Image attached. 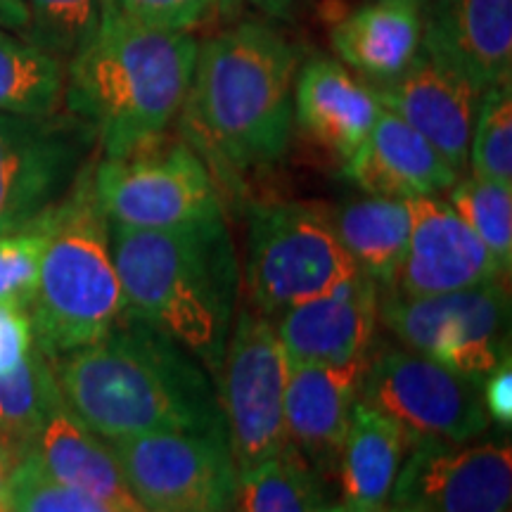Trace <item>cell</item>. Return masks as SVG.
Here are the masks:
<instances>
[{
	"label": "cell",
	"instance_id": "60d3db41",
	"mask_svg": "<svg viewBox=\"0 0 512 512\" xmlns=\"http://www.w3.org/2000/svg\"><path fill=\"white\" fill-rule=\"evenodd\" d=\"M418 3L422 5V8H425V3H427V0H418Z\"/></svg>",
	"mask_w": 512,
	"mask_h": 512
},
{
	"label": "cell",
	"instance_id": "ac0fdd59",
	"mask_svg": "<svg viewBox=\"0 0 512 512\" xmlns=\"http://www.w3.org/2000/svg\"><path fill=\"white\" fill-rule=\"evenodd\" d=\"M366 361L342 366L290 363L285 389L287 441L313 470H337Z\"/></svg>",
	"mask_w": 512,
	"mask_h": 512
},
{
	"label": "cell",
	"instance_id": "d4e9b609",
	"mask_svg": "<svg viewBox=\"0 0 512 512\" xmlns=\"http://www.w3.org/2000/svg\"><path fill=\"white\" fill-rule=\"evenodd\" d=\"M62 406L53 363L34 344L15 368L0 373V441L24 458Z\"/></svg>",
	"mask_w": 512,
	"mask_h": 512
},
{
	"label": "cell",
	"instance_id": "8d00e7d4",
	"mask_svg": "<svg viewBox=\"0 0 512 512\" xmlns=\"http://www.w3.org/2000/svg\"><path fill=\"white\" fill-rule=\"evenodd\" d=\"M256 10H261L268 17H287L292 15L304 0H249Z\"/></svg>",
	"mask_w": 512,
	"mask_h": 512
},
{
	"label": "cell",
	"instance_id": "7402d4cb",
	"mask_svg": "<svg viewBox=\"0 0 512 512\" xmlns=\"http://www.w3.org/2000/svg\"><path fill=\"white\" fill-rule=\"evenodd\" d=\"M29 453H34L48 475L98 498L110 508L147 512L133 496L110 444L100 441L98 434L76 420L67 406L50 415Z\"/></svg>",
	"mask_w": 512,
	"mask_h": 512
},
{
	"label": "cell",
	"instance_id": "f1b7e54d",
	"mask_svg": "<svg viewBox=\"0 0 512 512\" xmlns=\"http://www.w3.org/2000/svg\"><path fill=\"white\" fill-rule=\"evenodd\" d=\"M451 204L467 228L482 240L505 275L512 268V185L486 178H458L451 188Z\"/></svg>",
	"mask_w": 512,
	"mask_h": 512
},
{
	"label": "cell",
	"instance_id": "6da1fadb",
	"mask_svg": "<svg viewBox=\"0 0 512 512\" xmlns=\"http://www.w3.org/2000/svg\"><path fill=\"white\" fill-rule=\"evenodd\" d=\"M50 363L67 411L100 439L226 434L209 370L143 320L126 316L98 342Z\"/></svg>",
	"mask_w": 512,
	"mask_h": 512
},
{
	"label": "cell",
	"instance_id": "8992f818",
	"mask_svg": "<svg viewBox=\"0 0 512 512\" xmlns=\"http://www.w3.org/2000/svg\"><path fill=\"white\" fill-rule=\"evenodd\" d=\"M361 273L339 242L330 207L261 204L249 214L245 290L249 309L273 318Z\"/></svg>",
	"mask_w": 512,
	"mask_h": 512
},
{
	"label": "cell",
	"instance_id": "83f0119b",
	"mask_svg": "<svg viewBox=\"0 0 512 512\" xmlns=\"http://www.w3.org/2000/svg\"><path fill=\"white\" fill-rule=\"evenodd\" d=\"M107 3L110 0H24V41L67 67L98 34Z\"/></svg>",
	"mask_w": 512,
	"mask_h": 512
},
{
	"label": "cell",
	"instance_id": "484cf974",
	"mask_svg": "<svg viewBox=\"0 0 512 512\" xmlns=\"http://www.w3.org/2000/svg\"><path fill=\"white\" fill-rule=\"evenodd\" d=\"M67 67L0 27V112L48 117L64 102Z\"/></svg>",
	"mask_w": 512,
	"mask_h": 512
},
{
	"label": "cell",
	"instance_id": "4316f807",
	"mask_svg": "<svg viewBox=\"0 0 512 512\" xmlns=\"http://www.w3.org/2000/svg\"><path fill=\"white\" fill-rule=\"evenodd\" d=\"M320 508L313 467L292 446L240 472L235 512H318Z\"/></svg>",
	"mask_w": 512,
	"mask_h": 512
},
{
	"label": "cell",
	"instance_id": "cb8c5ba5",
	"mask_svg": "<svg viewBox=\"0 0 512 512\" xmlns=\"http://www.w3.org/2000/svg\"><path fill=\"white\" fill-rule=\"evenodd\" d=\"M332 226L358 271L392 285L411 238V209L394 197H363L330 209Z\"/></svg>",
	"mask_w": 512,
	"mask_h": 512
},
{
	"label": "cell",
	"instance_id": "9c48e42d",
	"mask_svg": "<svg viewBox=\"0 0 512 512\" xmlns=\"http://www.w3.org/2000/svg\"><path fill=\"white\" fill-rule=\"evenodd\" d=\"M287 377L290 358L273 320L254 309H240L216 373L228 446L240 472L290 448L285 430Z\"/></svg>",
	"mask_w": 512,
	"mask_h": 512
},
{
	"label": "cell",
	"instance_id": "52a82bcc",
	"mask_svg": "<svg viewBox=\"0 0 512 512\" xmlns=\"http://www.w3.org/2000/svg\"><path fill=\"white\" fill-rule=\"evenodd\" d=\"M380 323L406 349L482 382L510 358L508 280L422 297L384 290Z\"/></svg>",
	"mask_w": 512,
	"mask_h": 512
},
{
	"label": "cell",
	"instance_id": "e0dca14e",
	"mask_svg": "<svg viewBox=\"0 0 512 512\" xmlns=\"http://www.w3.org/2000/svg\"><path fill=\"white\" fill-rule=\"evenodd\" d=\"M420 48L482 93L512 81V0H427Z\"/></svg>",
	"mask_w": 512,
	"mask_h": 512
},
{
	"label": "cell",
	"instance_id": "603a6c76",
	"mask_svg": "<svg viewBox=\"0 0 512 512\" xmlns=\"http://www.w3.org/2000/svg\"><path fill=\"white\" fill-rule=\"evenodd\" d=\"M408 446L411 441L394 420L358 401L337 463L344 503H387Z\"/></svg>",
	"mask_w": 512,
	"mask_h": 512
},
{
	"label": "cell",
	"instance_id": "ba28073f",
	"mask_svg": "<svg viewBox=\"0 0 512 512\" xmlns=\"http://www.w3.org/2000/svg\"><path fill=\"white\" fill-rule=\"evenodd\" d=\"M93 190L107 223L124 228L164 230L223 214L209 166L166 133L124 157L95 162Z\"/></svg>",
	"mask_w": 512,
	"mask_h": 512
},
{
	"label": "cell",
	"instance_id": "4dcf8cb0",
	"mask_svg": "<svg viewBox=\"0 0 512 512\" xmlns=\"http://www.w3.org/2000/svg\"><path fill=\"white\" fill-rule=\"evenodd\" d=\"M5 498L10 512H119L43 470L34 453L19 458Z\"/></svg>",
	"mask_w": 512,
	"mask_h": 512
},
{
	"label": "cell",
	"instance_id": "ffe728a7",
	"mask_svg": "<svg viewBox=\"0 0 512 512\" xmlns=\"http://www.w3.org/2000/svg\"><path fill=\"white\" fill-rule=\"evenodd\" d=\"M380 102L370 86L335 60H311L294 81V119L302 131L342 162L368 138Z\"/></svg>",
	"mask_w": 512,
	"mask_h": 512
},
{
	"label": "cell",
	"instance_id": "d590c367",
	"mask_svg": "<svg viewBox=\"0 0 512 512\" xmlns=\"http://www.w3.org/2000/svg\"><path fill=\"white\" fill-rule=\"evenodd\" d=\"M0 27L24 38V31H27V8H24V0H0Z\"/></svg>",
	"mask_w": 512,
	"mask_h": 512
},
{
	"label": "cell",
	"instance_id": "9a60e30c",
	"mask_svg": "<svg viewBox=\"0 0 512 512\" xmlns=\"http://www.w3.org/2000/svg\"><path fill=\"white\" fill-rule=\"evenodd\" d=\"M370 91L380 107L406 121L458 174H463L482 100V91L475 83L420 48L406 72L387 83H375Z\"/></svg>",
	"mask_w": 512,
	"mask_h": 512
},
{
	"label": "cell",
	"instance_id": "3957f363",
	"mask_svg": "<svg viewBox=\"0 0 512 512\" xmlns=\"http://www.w3.org/2000/svg\"><path fill=\"white\" fill-rule=\"evenodd\" d=\"M110 247L126 316L174 339L216 377L240 287L223 214L164 230L110 223Z\"/></svg>",
	"mask_w": 512,
	"mask_h": 512
},
{
	"label": "cell",
	"instance_id": "f35d334b",
	"mask_svg": "<svg viewBox=\"0 0 512 512\" xmlns=\"http://www.w3.org/2000/svg\"><path fill=\"white\" fill-rule=\"evenodd\" d=\"M318 512H394L392 505H356V503H339L330 508H320Z\"/></svg>",
	"mask_w": 512,
	"mask_h": 512
},
{
	"label": "cell",
	"instance_id": "ab89813d",
	"mask_svg": "<svg viewBox=\"0 0 512 512\" xmlns=\"http://www.w3.org/2000/svg\"><path fill=\"white\" fill-rule=\"evenodd\" d=\"M0 512H10V503L5 496H0Z\"/></svg>",
	"mask_w": 512,
	"mask_h": 512
},
{
	"label": "cell",
	"instance_id": "d6a6232c",
	"mask_svg": "<svg viewBox=\"0 0 512 512\" xmlns=\"http://www.w3.org/2000/svg\"><path fill=\"white\" fill-rule=\"evenodd\" d=\"M216 0H114L126 17L162 31H190Z\"/></svg>",
	"mask_w": 512,
	"mask_h": 512
},
{
	"label": "cell",
	"instance_id": "74e56055",
	"mask_svg": "<svg viewBox=\"0 0 512 512\" xmlns=\"http://www.w3.org/2000/svg\"><path fill=\"white\" fill-rule=\"evenodd\" d=\"M17 463H19L17 453L0 441V496H5V491H8L10 475H12V470H15Z\"/></svg>",
	"mask_w": 512,
	"mask_h": 512
},
{
	"label": "cell",
	"instance_id": "44dd1931",
	"mask_svg": "<svg viewBox=\"0 0 512 512\" xmlns=\"http://www.w3.org/2000/svg\"><path fill=\"white\" fill-rule=\"evenodd\" d=\"M332 48L347 67L370 81L387 83L406 72L422 46L418 0H373L335 24Z\"/></svg>",
	"mask_w": 512,
	"mask_h": 512
},
{
	"label": "cell",
	"instance_id": "836d02e7",
	"mask_svg": "<svg viewBox=\"0 0 512 512\" xmlns=\"http://www.w3.org/2000/svg\"><path fill=\"white\" fill-rule=\"evenodd\" d=\"M34 347V330L27 309L0 302V373H8Z\"/></svg>",
	"mask_w": 512,
	"mask_h": 512
},
{
	"label": "cell",
	"instance_id": "f546056e",
	"mask_svg": "<svg viewBox=\"0 0 512 512\" xmlns=\"http://www.w3.org/2000/svg\"><path fill=\"white\" fill-rule=\"evenodd\" d=\"M467 164L472 176L512 185V81L482 93Z\"/></svg>",
	"mask_w": 512,
	"mask_h": 512
},
{
	"label": "cell",
	"instance_id": "7a4b0ae2",
	"mask_svg": "<svg viewBox=\"0 0 512 512\" xmlns=\"http://www.w3.org/2000/svg\"><path fill=\"white\" fill-rule=\"evenodd\" d=\"M299 48L268 24H238L197 48L181 107L185 143L228 178L290 145Z\"/></svg>",
	"mask_w": 512,
	"mask_h": 512
},
{
	"label": "cell",
	"instance_id": "e575fe53",
	"mask_svg": "<svg viewBox=\"0 0 512 512\" xmlns=\"http://www.w3.org/2000/svg\"><path fill=\"white\" fill-rule=\"evenodd\" d=\"M482 399L489 418L510 427L512 422V363L510 358L482 380Z\"/></svg>",
	"mask_w": 512,
	"mask_h": 512
},
{
	"label": "cell",
	"instance_id": "7c38bea8",
	"mask_svg": "<svg viewBox=\"0 0 512 512\" xmlns=\"http://www.w3.org/2000/svg\"><path fill=\"white\" fill-rule=\"evenodd\" d=\"M93 131L74 114L0 112V235L34 226L91 164Z\"/></svg>",
	"mask_w": 512,
	"mask_h": 512
},
{
	"label": "cell",
	"instance_id": "4fadbf2b",
	"mask_svg": "<svg viewBox=\"0 0 512 512\" xmlns=\"http://www.w3.org/2000/svg\"><path fill=\"white\" fill-rule=\"evenodd\" d=\"M389 498L394 512H510L512 446L422 441Z\"/></svg>",
	"mask_w": 512,
	"mask_h": 512
},
{
	"label": "cell",
	"instance_id": "1f68e13d",
	"mask_svg": "<svg viewBox=\"0 0 512 512\" xmlns=\"http://www.w3.org/2000/svg\"><path fill=\"white\" fill-rule=\"evenodd\" d=\"M50 211L34 226L0 235V302L29 309L46 252Z\"/></svg>",
	"mask_w": 512,
	"mask_h": 512
},
{
	"label": "cell",
	"instance_id": "2e32d148",
	"mask_svg": "<svg viewBox=\"0 0 512 512\" xmlns=\"http://www.w3.org/2000/svg\"><path fill=\"white\" fill-rule=\"evenodd\" d=\"M373 278L356 273L335 290L280 313L278 332L290 363L366 361L380 323V290Z\"/></svg>",
	"mask_w": 512,
	"mask_h": 512
},
{
	"label": "cell",
	"instance_id": "d6986e66",
	"mask_svg": "<svg viewBox=\"0 0 512 512\" xmlns=\"http://www.w3.org/2000/svg\"><path fill=\"white\" fill-rule=\"evenodd\" d=\"M344 174L368 195L394 200L439 195L460 178L418 131L384 107L363 145L344 162Z\"/></svg>",
	"mask_w": 512,
	"mask_h": 512
},
{
	"label": "cell",
	"instance_id": "8fae6325",
	"mask_svg": "<svg viewBox=\"0 0 512 512\" xmlns=\"http://www.w3.org/2000/svg\"><path fill=\"white\" fill-rule=\"evenodd\" d=\"M107 444L147 512H235L240 470L226 434L159 432Z\"/></svg>",
	"mask_w": 512,
	"mask_h": 512
},
{
	"label": "cell",
	"instance_id": "30bf717a",
	"mask_svg": "<svg viewBox=\"0 0 512 512\" xmlns=\"http://www.w3.org/2000/svg\"><path fill=\"white\" fill-rule=\"evenodd\" d=\"M358 401L394 420L411 446L463 444L489 427L482 382L406 347L370 351Z\"/></svg>",
	"mask_w": 512,
	"mask_h": 512
},
{
	"label": "cell",
	"instance_id": "5bb4252c",
	"mask_svg": "<svg viewBox=\"0 0 512 512\" xmlns=\"http://www.w3.org/2000/svg\"><path fill=\"white\" fill-rule=\"evenodd\" d=\"M406 202L411 209V238L387 290L422 297L510 278L451 204L437 195Z\"/></svg>",
	"mask_w": 512,
	"mask_h": 512
},
{
	"label": "cell",
	"instance_id": "5b68a950",
	"mask_svg": "<svg viewBox=\"0 0 512 512\" xmlns=\"http://www.w3.org/2000/svg\"><path fill=\"white\" fill-rule=\"evenodd\" d=\"M93 164L48 216L46 252L27 309L34 344L48 358L98 342L126 318L110 223L95 200Z\"/></svg>",
	"mask_w": 512,
	"mask_h": 512
},
{
	"label": "cell",
	"instance_id": "277c9868",
	"mask_svg": "<svg viewBox=\"0 0 512 512\" xmlns=\"http://www.w3.org/2000/svg\"><path fill=\"white\" fill-rule=\"evenodd\" d=\"M200 43L190 31H162L107 3L98 34L64 76V105L114 159L159 136L181 114Z\"/></svg>",
	"mask_w": 512,
	"mask_h": 512
}]
</instances>
